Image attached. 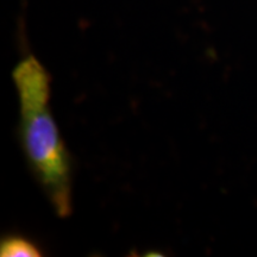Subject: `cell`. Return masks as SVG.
<instances>
[{"label":"cell","mask_w":257,"mask_h":257,"mask_svg":"<svg viewBox=\"0 0 257 257\" xmlns=\"http://www.w3.org/2000/svg\"><path fill=\"white\" fill-rule=\"evenodd\" d=\"M0 256L2 257H38L42 256L40 248L30 239L22 236L5 237L0 244Z\"/></svg>","instance_id":"7a4b0ae2"},{"label":"cell","mask_w":257,"mask_h":257,"mask_svg":"<svg viewBox=\"0 0 257 257\" xmlns=\"http://www.w3.org/2000/svg\"><path fill=\"white\" fill-rule=\"evenodd\" d=\"M12 79L18 93L25 156L56 214L66 218L72 213V168L50 111L51 78L30 54L15 67Z\"/></svg>","instance_id":"6da1fadb"}]
</instances>
